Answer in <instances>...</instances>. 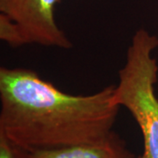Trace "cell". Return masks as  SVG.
I'll return each mask as SVG.
<instances>
[{
	"label": "cell",
	"mask_w": 158,
	"mask_h": 158,
	"mask_svg": "<svg viewBox=\"0 0 158 158\" xmlns=\"http://www.w3.org/2000/svg\"><path fill=\"white\" fill-rule=\"evenodd\" d=\"M115 86L71 95L27 69H0V133L29 153L107 137L118 116Z\"/></svg>",
	"instance_id": "cell-1"
},
{
	"label": "cell",
	"mask_w": 158,
	"mask_h": 158,
	"mask_svg": "<svg viewBox=\"0 0 158 158\" xmlns=\"http://www.w3.org/2000/svg\"><path fill=\"white\" fill-rule=\"evenodd\" d=\"M157 47L156 35L137 30L114 89L115 103L127 109L140 127L144 143L140 158H158V98L155 93L158 66L152 56Z\"/></svg>",
	"instance_id": "cell-2"
},
{
	"label": "cell",
	"mask_w": 158,
	"mask_h": 158,
	"mask_svg": "<svg viewBox=\"0 0 158 158\" xmlns=\"http://www.w3.org/2000/svg\"><path fill=\"white\" fill-rule=\"evenodd\" d=\"M60 0H0V11L17 28L20 46L36 44L68 49L71 41L57 25L55 8Z\"/></svg>",
	"instance_id": "cell-3"
},
{
	"label": "cell",
	"mask_w": 158,
	"mask_h": 158,
	"mask_svg": "<svg viewBox=\"0 0 158 158\" xmlns=\"http://www.w3.org/2000/svg\"><path fill=\"white\" fill-rule=\"evenodd\" d=\"M31 158H140L131 152L117 133L94 143L30 153Z\"/></svg>",
	"instance_id": "cell-4"
},
{
	"label": "cell",
	"mask_w": 158,
	"mask_h": 158,
	"mask_svg": "<svg viewBox=\"0 0 158 158\" xmlns=\"http://www.w3.org/2000/svg\"><path fill=\"white\" fill-rule=\"evenodd\" d=\"M0 158H31L30 153L0 133Z\"/></svg>",
	"instance_id": "cell-5"
}]
</instances>
